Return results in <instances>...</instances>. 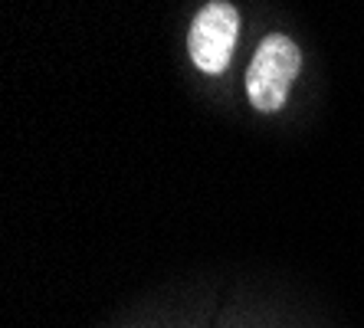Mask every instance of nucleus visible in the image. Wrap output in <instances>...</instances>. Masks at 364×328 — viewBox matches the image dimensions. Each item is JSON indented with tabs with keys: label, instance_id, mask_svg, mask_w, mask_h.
I'll list each match as a JSON object with an SVG mask.
<instances>
[{
	"label": "nucleus",
	"instance_id": "f257e3e1",
	"mask_svg": "<svg viewBox=\"0 0 364 328\" xmlns=\"http://www.w3.org/2000/svg\"><path fill=\"white\" fill-rule=\"evenodd\" d=\"M302 53L289 36L272 33L259 43L250 73H246V92L259 112H276L289 95V85L299 76Z\"/></svg>",
	"mask_w": 364,
	"mask_h": 328
},
{
	"label": "nucleus",
	"instance_id": "f03ea898",
	"mask_svg": "<svg viewBox=\"0 0 364 328\" xmlns=\"http://www.w3.org/2000/svg\"><path fill=\"white\" fill-rule=\"evenodd\" d=\"M237 33H240V14L233 4L227 0H213L194 17L191 36H187V50L194 66L203 73H223L230 66L233 46H237Z\"/></svg>",
	"mask_w": 364,
	"mask_h": 328
}]
</instances>
